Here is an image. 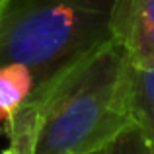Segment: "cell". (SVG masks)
<instances>
[{
  "mask_svg": "<svg viewBox=\"0 0 154 154\" xmlns=\"http://www.w3.org/2000/svg\"><path fill=\"white\" fill-rule=\"evenodd\" d=\"M109 39L133 66H154V0H113Z\"/></svg>",
  "mask_w": 154,
  "mask_h": 154,
  "instance_id": "3957f363",
  "label": "cell"
},
{
  "mask_svg": "<svg viewBox=\"0 0 154 154\" xmlns=\"http://www.w3.org/2000/svg\"><path fill=\"white\" fill-rule=\"evenodd\" d=\"M107 154H154V148L139 127L131 123L107 144Z\"/></svg>",
  "mask_w": 154,
  "mask_h": 154,
  "instance_id": "8992f818",
  "label": "cell"
},
{
  "mask_svg": "<svg viewBox=\"0 0 154 154\" xmlns=\"http://www.w3.org/2000/svg\"><path fill=\"white\" fill-rule=\"evenodd\" d=\"M131 117L154 148V66L139 68L131 64Z\"/></svg>",
  "mask_w": 154,
  "mask_h": 154,
  "instance_id": "277c9868",
  "label": "cell"
},
{
  "mask_svg": "<svg viewBox=\"0 0 154 154\" xmlns=\"http://www.w3.org/2000/svg\"><path fill=\"white\" fill-rule=\"evenodd\" d=\"M131 63L111 39L33 88L4 123L2 154H90L133 123Z\"/></svg>",
  "mask_w": 154,
  "mask_h": 154,
  "instance_id": "6da1fadb",
  "label": "cell"
},
{
  "mask_svg": "<svg viewBox=\"0 0 154 154\" xmlns=\"http://www.w3.org/2000/svg\"><path fill=\"white\" fill-rule=\"evenodd\" d=\"M90 154H107V146H105V148H100V150H94V152H90Z\"/></svg>",
  "mask_w": 154,
  "mask_h": 154,
  "instance_id": "52a82bcc",
  "label": "cell"
},
{
  "mask_svg": "<svg viewBox=\"0 0 154 154\" xmlns=\"http://www.w3.org/2000/svg\"><path fill=\"white\" fill-rule=\"evenodd\" d=\"M35 88L33 72L26 64L0 66V123H6Z\"/></svg>",
  "mask_w": 154,
  "mask_h": 154,
  "instance_id": "5b68a950",
  "label": "cell"
},
{
  "mask_svg": "<svg viewBox=\"0 0 154 154\" xmlns=\"http://www.w3.org/2000/svg\"><path fill=\"white\" fill-rule=\"evenodd\" d=\"M113 0H10L0 12V66L26 64L35 86L109 39Z\"/></svg>",
  "mask_w": 154,
  "mask_h": 154,
  "instance_id": "7a4b0ae2",
  "label": "cell"
},
{
  "mask_svg": "<svg viewBox=\"0 0 154 154\" xmlns=\"http://www.w3.org/2000/svg\"><path fill=\"white\" fill-rule=\"evenodd\" d=\"M8 2H10V0H0V12H2L4 8L8 6Z\"/></svg>",
  "mask_w": 154,
  "mask_h": 154,
  "instance_id": "ba28073f",
  "label": "cell"
}]
</instances>
